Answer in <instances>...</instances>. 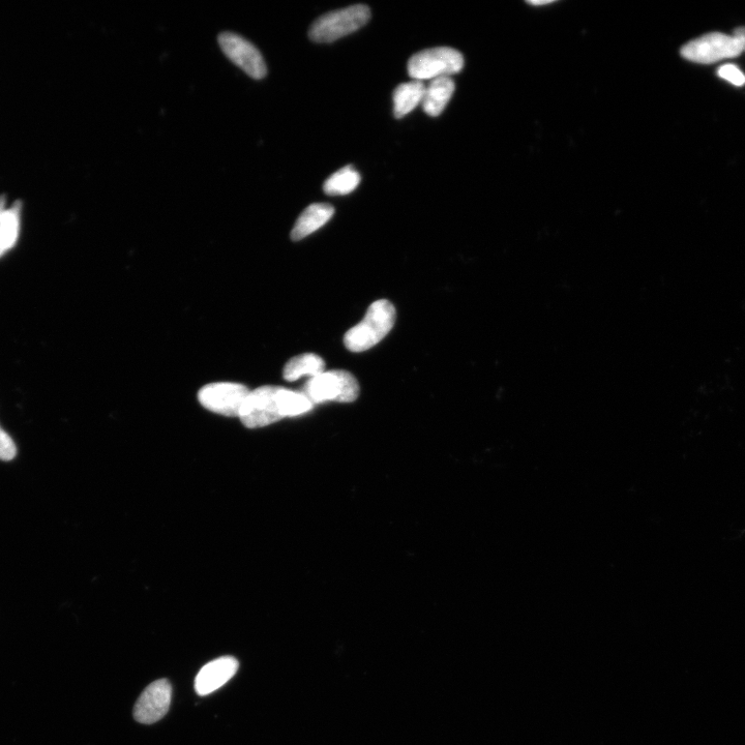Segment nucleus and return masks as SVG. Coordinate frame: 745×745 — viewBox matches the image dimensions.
<instances>
[{
	"instance_id": "nucleus-1",
	"label": "nucleus",
	"mask_w": 745,
	"mask_h": 745,
	"mask_svg": "<svg viewBox=\"0 0 745 745\" xmlns=\"http://www.w3.org/2000/svg\"><path fill=\"white\" fill-rule=\"evenodd\" d=\"M313 406L303 393L267 385L250 393L240 419L247 428L258 429L275 424L286 416L307 413Z\"/></svg>"
},
{
	"instance_id": "nucleus-2",
	"label": "nucleus",
	"mask_w": 745,
	"mask_h": 745,
	"mask_svg": "<svg viewBox=\"0 0 745 745\" xmlns=\"http://www.w3.org/2000/svg\"><path fill=\"white\" fill-rule=\"evenodd\" d=\"M395 322L394 305L386 300L377 301L370 306L364 320L346 333L344 344L352 352L369 350L390 334Z\"/></svg>"
},
{
	"instance_id": "nucleus-3",
	"label": "nucleus",
	"mask_w": 745,
	"mask_h": 745,
	"mask_svg": "<svg viewBox=\"0 0 745 745\" xmlns=\"http://www.w3.org/2000/svg\"><path fill=\"white\" fill-rule=\"evenodd\" d=\"M371 18L367 6L356 5L327 13L311 26L309 37L316 43H333L365 26Z\"/></svg>"
},
{
	"instance_id": "nucleus-4",
	"label": "nucleus",
	"mask_w": 745,
	"mask_h": 745,
	"mask_svg": "<svg viewBox=\"0 0 745 745\" xmlns=\"http://www.w3.org/2000/svg\"><path fill=\"white\" fill-rule=\"evenodd\" d=\"M464 68V57L456 49L437 47L414 54L408 62L409 76L416 81L434 80L458 74Z\"/></svg>"
},
{
	"instance_id": "nucleus-5",
	"label": "nucleus",
	"mask_w": 745,
	"mask_h": 745,
	"mask_svg": "<svg viewBox=\"0 0 745 745\" xmlns=\"http://www.w3.org/2000/svg\"><path fill=\"white\" fill-rule=\"evenodd\" d=\"M302 393L313 405L326 401L351 403L360 396V384L351 373L334 370L312 377Z\"/></svg>"
},
{
	"instance_id": "nucleus-6",
	"label": "nucleus",
	"mask_w": 745,
	"mask_h": 745,
	"mask_svg": "<svg viewBox=\"0 0 745 745\" xmlns=\"http://www.w3.org/2000/svg\"><path fill=\"white\" fill-rule=\"evenodd\" d=\"M743 52L740 42L733 36L722 33H709L685 44L681 55L687 61L709 65L726 58L739 56Z\"/></svg>"
},
{
	"instance_id": "nucleus-7",
	"label": "nucleus",
	"mask_w": 745,
	"mask_h": 745,
	"mask_svg": "<svg viewBox=\"0 0 745 745\" xmlns=\"http://www.w3.org/2000/svg\"><path fill=\"white\" fill-rule=\"evenodd\" d=\"M250 393L243 384L219 382L202 387L198 399L207 410L225 416H240Z\"/></svg>"
},
{
	"instance_id": "nucleus-8",
	"label": "nucleus",
	"mask_w": 745,
	"mask_h": 745,
	"mask_svg": "<svg viewBox=\"0 0 745 745\" xmlns=\"http://www.w3.org/2000/svg\"><path fill=\"white\" fill-rule=\"evenodd\" d=\"M219 44L230 61L253 79L260 80L267 74L264 59L249 41L233 33L219 36Z\"/></svg>"
},
{
	"instance_id": "nucleus-9",
	"label": "nucleus",
	"mask_w": 745,
	"mask_h": 745,
	"mask_svg": "<svg viewBox=\"0 0 745 745\" xmlns=\"http://www.w3.org/2000/svg\"><path fill=\"white\" fill-rule=\"evenodd\" d=\"M172 700V685L167 679L149 684L141 694L134 708L135 720L144 725H152L167 714Z\"/></svg>"
},
{
	"instance_id": "nucleus-10",
	"label": "nucleus",
	"mask_w": 745,
	"mask_h": 745,
	"mask_svg": "<svg viewBox=\"0 0 745 745\" xmlns=\"http://www.w3.org/2000/svg\"><path fill=\"white\" fill-rule=\"evenodd\" d=\"M240 668L233 657L219 658L206 664L195 679V690L199 696L210 695L223 687Z\"/></svg>"
},
{
	"instance_id": "nucleus-11",
	"label": "nucleus",
	"mask_w": 745,
	"mask_h": 745,
	"mask_svg": "<svg viewBox=\"0 0 745 745\" xmlns=\"http://www.w3.org/2000/svg\"><path fill=\"white\" fill-rule=\"evenodd\" d=\"M334 214L335 208L331 204L315 203L308 206L292 229V241H302L329 222Z\"/></svg>"
},
{
	"instance_id": "nucleus-12",
	"label": "nucleus",
	"mask_w": 745,
	"mask_h": 745,
	"mask_svg": "<svg viewBox=\"0 0 745 745\" xmlns=\"http://www.w3.org/2000/svg\"><path fill=\"white\" fill-rule=\"evenodd\" d=\"M6 197L0 196V257L17 244L20 232L21 202L6 208Z\"/></svg>"
},
{
	"instance_id": "nucleus-13",
	"label": "nucleus",
	"mask_w": 745,
	"mask_h": 745,
	"mask_svg": "<svg viewBox=\"0 0 745 745\" xmlns=\"http://www.w3.org/2000/svg\"><path fill=\"white\" fill-rule=\"evenodd\" d=\"M455 88V82L450 77L432 80L429 86H426L422 102L424 111L430 116H439L451 101Z\"/></svg>"
},
{
	"instance_id": "nucleus-14",
	"label": "nucleus",
	"mask_w": 745,
	"mask_h": 745,
	"mask_svg": "<svg viewBox=\"0 0 745 745\" xmlns=\"http://www.w3.org/2000/svg\"><path fill=\"white\" fill-rule=\"evenodd\" d=\"M426 92V85L422 81L413 80L400 84L394 92V114L402 118L422 104Z\"/></svg>"
},
{
	"instance_id": "nucleus-15",
	"label": "nucleus",
	"mask_w": 745,
	"mask_h": 745,
	"mask_svg": "<svg viewBox=\"0 0 745 745\" xmlns=\"http://www.w3.org/2000/svg\"><path fill=\"white\" fill-rule=\"evenodd\" d=\"M325 370V363L321 357L314 353H305L293 357L284 368V378L287 381H295L305 375L316 377Z\"/></svg>"
},
{
	"instance_id": "nucleus-16",
	"label": "nucleus",
	"mask_w": 745,
	"mask_h": 745,
	"mask_svg": "<svg viewBox=\"0 0 745 745\" xmlns=\"http://www.w3.org/2000/svg\"><path fill=\"white\" fill-rule=\"evenodd\" d=\"M362 177L353 167L346 166L334 173L323 185L325 194L344 196L352 193L361 183Z\"/></svg>"
},
{
	"instance_id": "nucleus-17",
	"label": "nucleus",
	"mask_w": 745,
	"mask_h": 745,
	"mask_svg": "<svg viewBox=\"0 0 745 745\" xmlns=\"http://www.w3.org/2000/svg\"><path fill=\"white\" fill-rule=\"evenodd\" d=\"M17 449L11 436L0 427V460L11 461L16 457Z\"/></svg>"
},
{
	"instance_id": "nucleus-18",
	"label": "nucleus",
	"mask_w": 745,
	"mask_h": 745,
	"mask_svg": "<svg viewBox=\"0 0 745 745\" xmlns=\"http://www.w3.org/2000/svg\"><path fill=\"white\" fill-rule=\"evenodd\" d=\"M721 78L729 81L736 86L745 84V75L734 65H725L718 70Z\"/></svg>"
},
{
	"instance_id": "nucleus-19",
	"label": "nucleus",
	"mask_w": 745,
	"mask_h": 745,
	"mask_svg": "<svg viewBox=\"0 0 745 745\" xmlns=\"http://www.w3.org/2000/svg\"><path fill=\"white\" fill-rule=\"evenodd\" d=\"M553 2H549V0H545V2H541V0H538V2H529L528 4L532 6H546L549 4H552Z\"/></svg>"
}]
</instances>
